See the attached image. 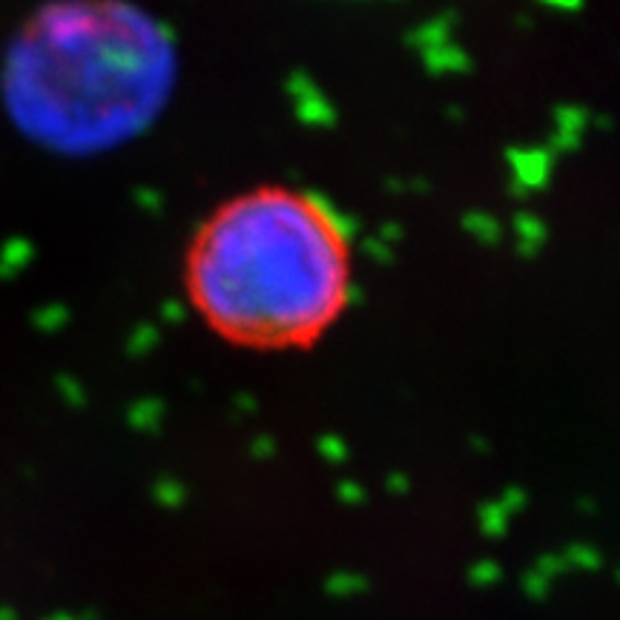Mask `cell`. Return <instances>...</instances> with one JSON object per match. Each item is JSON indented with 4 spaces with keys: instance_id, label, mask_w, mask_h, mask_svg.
<instances>
[{
    "instance_id": "obj_1",
    "label": "cell",
    "mask_w": 620,
    "mask_h": 620,
    "mask_svg": "<svg viewBox=\"0 0 620 620\" xmlns=\"http://www.w3.org/2000/svg\"><path fill=\"white\" fill-rule=\"evenodd\" d=\"M182 282L202 325L233 348H310L354 296L348 225L310 190H242L190 236Z\"/></svg>"
},
{
    "instance_id": "obj_2",
    "label": "cell",
    "mask_w": 620,
    "mask_h": 620,
    "mask_svg": "<svg viewBox=\"0 0 620 620\" xmlns=\"http://www.w3.org/2000/svg\"><path fill=\"white\" fill-rule=\"evenodd\" d=\"M136 26L101 3L46 9L7 64V101L21 127L58 145H90L136 99Z\"/></svg>"
}]
</instances>
